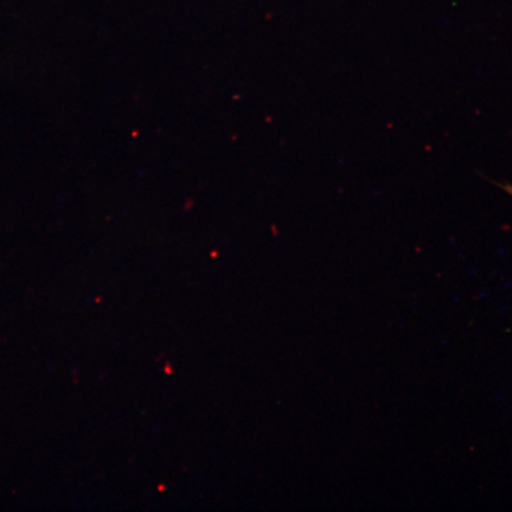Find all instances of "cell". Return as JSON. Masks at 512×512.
<instances>
[{
	"label": "cell",
	"instance_id": "cell-1",
	"mask_svg": "<svg viewBox=\"0 0 512 512\" xmlns=\"http://www.w3.org/2000/svg\"><path fill=\"white\" fill-rule=\"evenodd\" d=\"M502 188H503V190L507 191L508 194H510L512 196V185L505 184V185H502Z\"/></svg>",
	"mask_w": 512,
	"mask_h": 512
}]
</instances>
